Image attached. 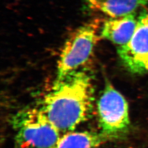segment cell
Returning <instances> with one entry per match:
<instances>
[{"label":"cell","mask_w":148,"mask_h":148,"mask_svg":"<svg viewBox=\"0 0 148 148\" xmlns=\"http://www.w3.org/2000/svg\"><path fill=\"white\" fill-rule=\"evenodd\" d=\"M137 18L135 14L118 18H110L104 22L101 29V36L121 46L130 41L135 32Z\"/></svg>","instance_id":"cell-6"},{"label":"cell","mask_w":148,"mask_h":148,"mask_svg":"<svg viewBox=\"0 0 148 148\" xmlns=\"http://www.w3.org/2000/svg\"><path fill=\"white\" fill-rule=\"evenodd\" d=\"M97 112L101 133L106 141L127 136L131 128L128 102L109 81L97 101Z\"/></svg>","instance_id":"cell-3"},{"label":"cell","mask_w":148,"mask_h":148,"mask_svg":"<svg viewBox=\"0 0 148 148\" xmlns=\"http://www.w3.org/2000/svg\"><path fill=\"white\" fill-rule=\"evenodd\" d=\"M93 101L92 77L87 72L78 70L57 79L40 109L59 131L64 133L74 131L87 120Z\"/></svg>","instance_id":"cell-1"},{"label":"cell","mask_w":148,"mask_h":148,"mask_svg":"<svg viewBox=\"0 0 148 148\" xmlns=\"http://www.w3.org/2000/svg\"><path fill=\"white\" fill-rule=\"evenodd\" d=\"M12 123L15 148H54L61 135L40 108L19 112Z\"/></svg>","instance_id":"cell-2"},{"label":"cell","mask_w":148,"mask_h":148,"mask_svg":"<svg viewBox=\"0 0 148 148\" xmlns=\"http://www.w3.org/2000/svg\"><path fill=\"white\" fill-rule=\"evenodd\" d=\"M106 142L101 132L73 131L60 135L54 148H98Z\"/></svg>","instance_id":"cell-8"},{"label":"cell","mask_w":148,"mask_h":148,"mask_svg":"<svg viewBox=\"0 0 148 148\" xmlns=\"http://www.w3.org/2000/svg\"><path fill=\"white\" fill-rule=\"evenodd\" d=\"M91 11L101 12L110 18L134 13L138 8L148 5V0H84Z\"/></svg>","instance_id":"cell-7"},{"label":"cell","mask_w":148,"mask_h":148,"mask_svg":"<svg viewBox=\"0 0 148 148\" xmlns=\"http://www.w3.org/2000/svg\"><path fill=\"white\" fill-rule=\"evenodd\" d=\"M100 23L91 21L79 27L67 38L57 63V78L78 70L92 56L96 45L101 39Z\"/></svg>","instance_id":"cell-4"},{"label":"cell","mask_w":148,"mask_h":148,"mask_svg":"<svg viewBox=\"0 0 148 148\" xmlns=\"http://www.w3.org/2000/svg\"><path fill=\"white\" fill-rule=\"evenodd\" d=\"M117 53L128 71L137 75L148 73V8L137 17V24L128 42L119 46Z\"/></svg>","instance_id":"cell-5"}]
</instances>
